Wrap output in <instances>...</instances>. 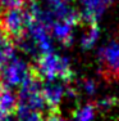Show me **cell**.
Instances as JSON below:
<instances>
[{
  "label": "cell",
  "mask_w": 119,
  "mask_h": 121,
  "mask_svg": "<svg viewBox=\"0 0 119 121\" xmlns=\"http://www.w3.org/2000/svg\"><path fill=\"white\" fill-rule=\"evenodd\" d=\"M72 63L68 57L53 50L42 54L36 59L35 75L41 81L63 80L68 81L72 77Z\"/></svg>",
  "instance_id": "cell-1"
},
{
  "label": "cell",
  "mask_w": 119,
  "mask_h": 121,
  "mask_svg": "<svg viewBox=\"0 0 119 121\" xmlns=\"http://www.w3.org/2000/svg\"><path fill=\"white\" fill-rule=\"evenodd\" d=\"M21 47L27 54L37 59L42 54L54 50V39L46 26L32 18L24 35L21 37Z\"/></svg>",
  "instance_id": "cell-2"
},
{
  "label": "cell",
  "mask_w": 119,
  "mask_h": 121,
  "mask_svg": "<svg viewBox=\"0 0 119 121\" xmlns=\"http://www.w3.org/2000/svg\"><path fill=\"white\" fill-rule=\"evenodd\" d=\"M41 91L50 112H54L69 94L73 93L72 89H69L67 81L63 80L41 81Z\"/></svg>",
  "instance_id": "cell-3"
},
{
  "label": "cell",
  "mask_w": 119,
  "mask_h": 121,
  "mask_svg": "<svg viewBox=\"0 0 119 121\" xmlns=\"http://www.w3.org/2000/svg\"><path fill=\"white\" fill-rule=\"evenodd\" d=\"M31 21H32V16L30 13V9H24V8L19 7L8 10L4 18V25L10 35L21 39L24 35Z\"/></svg>",
  "instance_id": "cell-4"
},
{
  "label": "cell",
  "mask_w": 119,
  "mask_h": 121,
  "mask_svg": "<svg viewBox=\"0 0 119 121\" xmlns=\"http://www.w3.org/2000/svg\"><path fill=\"white\" fill-rule=\"evenodd\" d=\"M100 66L105 72L119 76V40H109L97 50Z\"/></svg>",
  "instance_id": "cell-5"
},
{
  "label": "cell",
  "mask_w": 119,
  "mask_h": 121,
  "mask_svg": "<svg viewBox=\"0 0 119 121\" xmlns=\"http://www.w3.org/2000/svg\"><path fill=\"white\" fill-rule=\"evenodd\" d=\"M30 67L22 58L14 56L12 59H9L5 63V70H4V80L9 86L15 85H23V82L31 77Z\"/></svg>",
  "instance_id": "cell-6"
},
{
  "label": "cell",
  "mask_w": 119,
  "mask_h": 121,
  "mask_svg": "<svg viewBox=\"0 0 119 121\" xmlns=\"http://www.w3.org/2000/svg\"><path fill=\"white\" fill-rule=\"evenodd\" d=\"M113 0H79V18L87 25H97Z\"/></svg>",
  "instance_id": "cell-7"
},
{
  "label": "cell",
  "mask_w": 119,
  "mask_h": 121,
  "mask_svg": "<svg viewBox=\"0 0 119 121\" xmlns=\"http://www.w3.org/2000/svg\"><path fill=\"white\" fill-rule=\"evenodd\" d=\"M101 31L97 25H88L87 28L82 32L81 39H79V44L83 50H90V49L95 48L96 44L100 40Z\"/></svg>",
  "instance_id": "cell-8"
},
{
  "label": "cell",
  "mask_w": 119,
  "mask_h": 121,
  "mask_svg": "<svg viewBox=\"0 0 119 121\" xmlns=\"http://www.w3.org/2000/svg\"><path fill=\"white\" fill-rule=\"evenodd\" d=\"M96 116V106L92 103L82 104L74 111L70 121H93Z\"/></svg>",
  "instance_id": "cell-9"
},
{
  "label": "cell",
  "mask_w": 119,
  "mask_h": 121,
  "mask_svg": "<svg viewBox=\"0 0 119 121\" xmlns=\"http://www.w3.org/2000/svg\"><path fill=\"white\" fill-rule=\"evenodd\" d=\"M79 88H81V91L87 97H93L97 94L99 90V85L97 82L93 79H83L79 84Z\"/></svg>",
  "instance_id": "cell-10"
},
{
  "label": "cell",
  "mask_w": 119,
  "mask_h": 121,
  "mask_svg": "<svg viewBox=\"0 0 119 121\" xmlns=\"http://www.w3.org/2000/svg\"><path fill=\"white\" fill-rule=\"evenodd\" d=\"M1 3H3V5L7 7L8 10H9V9H14V8L22 7L24 0H1Z\"/></svg>",
  "instance_id": "cell-11"
},
{
  "label": "cell",
  "mask_w": 119,
  "mask_h": 121,
  "mask_svg": "<svg viewBox=\"0 0 119 121\" xmlns=\"http://www.w3.org/2000/svg\"><path fill=\"white\" fill-rule=\"evenodd\" d=\"M44 121H69V120H67L65 117L55 113V112H50V113H47L46 116H45Z\"/></svg>",
  "instance_id": "cell-12"
}]
</instances>
